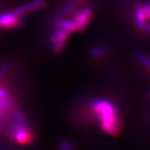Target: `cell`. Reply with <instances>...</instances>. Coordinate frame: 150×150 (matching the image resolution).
Segmentation results:
<instances>
[{"instance_id": "5b68a950", "label": "cell", "mask_w": 150, "mask_h": 150, "mask_svg": "<svg viewBox=\"0 0 150 150\" xmlns=\"http://www.w3.org/2000/svg\"><path fill=\"white\" fill-rule=\"evenodd\" d=\"M3 1H4V0H0V4H1L3 3Z\"/></svg>"}, {"instance_id": "277c9868", "label": "cell", "mask_w": 150, "mask_h": 150, "mask_svg": "<svg viewBox=\"0 0 150 150\" xmlns=\"http://www.w3.org/2000/svg\"><path fill=\"white\" fill-rule=\"evenodd\" d=\"M60 148L62 150H72V146L66 141H62L60 143Z\"/></svg>"}, {"instance_id": "7a4b0ae2", "label": "cell", "mask_w": 150, "mask_h": 150, "mask_svg": "<svg viewBox=\"0 0 150 150\" xmlns=\"http://www.w3.org/2000/svg\"><path fill=\"white\" fill-rule=\"evenodd\" d=\"M135 21L136 23H148L150 20V2L144 5L137 4L135 5Z\"/></svg>"}, {"instance_id": "8992f818", "label": "cell", "mask_w": 150, "mask_h": 150, "mask_svg": "<svg viewBox=\"0 0 150 150\" xmlns=\"http://www.w3.org/2000/svg\"><path fill=\"white\" fill-rule=\"evenodd\" d=\"M149 95H150V94H149Z\"/></svg>"}, {"instance_id": "3957f363", "label": "cell", "mask_w": 150, "mask_h": 150, "mask_svg": "<svg viewBox=\"0 0 150 150\" xmlns=\"http://www.w3.org/2000/svg\"><path fill=\"white\" fill-rule=\"evenodd\" d=\"M136 58L143 65H144L146 68H148L150 70V59L147 56H145L143 54H136Z\"/></svg>"}, {"instance_id": "6da1fadb", "label": "cell", "mask_w": 150, "mask_h": 150, "mask_svg": "<svg viewBox=\"0 0 150 150\" xmlns=\"http://www.w3.org/2000/svg\"><path fill=\"white\" fill-rule=\"evenodd\" d=\"M104 133L116 136L120 133L121 121L118 108L105 98H93L83 103Z\"/></svg>"}]
</instances>
